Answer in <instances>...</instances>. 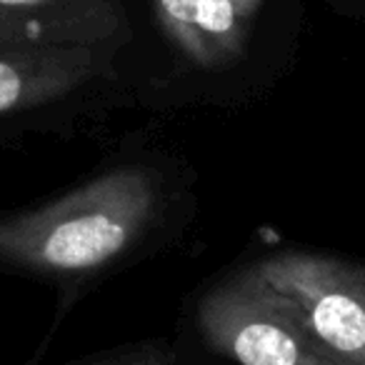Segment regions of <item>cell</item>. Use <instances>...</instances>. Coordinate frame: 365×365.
I'll return each mask as SVG.
<instances>
[{
  "label": "cell",
  "mask_w": 365,
  "mask_h": 365,
  "mask_svg": "<svg viewBox=\"0 0 365 365\" xmlns=\"http://www.w3.org/2000/svg\"><path fill=\"white\" fill-rule=\"evenodd\" d=\"M198 328L215 353L238 365H330L253 268L200 300Z\"/></svg>",
  "instance_id": "cell-3"
},
{
  "label": "cell",
  "mask_w": 365,
  "mask_h": 365,
  "mask_svg": "<svg viewBox=\"0 0 365 365\" xmlns=\"http://www.w3.org/2000/svg\"><path fill=\"white\" fill-rule=\"evenodd\" d=\"M165 38L203 71H223L245 56L263 0H150Z\"/></svg>",
  "instance_id": "cell-5"
},
{
  "label": "cell",
  "mask_w": 365,
  "mask_h": 365,
  "mask_svg": "<svg viewBox=\"0 0 365 365\" xmlns=\"http://www.w3.org/2000/svg\"><path fill=\"white\" fill-rule=\"evenodd\" d=\"M120 16L110 0H0V18H113Z\"/></svg>",
  "instance_id": "cell-7"
},
{
  "label": "cell",
  "mask_w": 365,
  "mask_h": 365,
  "mask_svg": "<svg viewBox=\"0 0 365 365\" xmlns=\"http://www.w3.org/2000/svg\"><path fill=\"white\" fill-rule=\"evenodd\" d=\"M123 31V16L113 18H0V46L58 43V46H106Z\"/></svg>",
  "instance_id": "cell-6"
},
{
  "label": "cell",
  "mask_w": 365,
  "mask_h": 365,
  "mask_svg": "<svg viewBox=\"0 0 365 365\" xmlns=\"http://www.w3.org/2000/svg\"><path fill=\"white\" fill-rule=\"evenodd\" d=\"M153 213L148 170L115 168L53 203L0 218V263L48 275L88 273L125 253Z\"/></svg>",
  "instance_id": "cell-1"
},
{
  "label": "cell",
  "mask_w": 365,
  "mask_h": 365,
  "mask_svg": "<svg viewBox=\"0 0 365 365\" xmlns=\"http://www.w3.org/2000/svg\"><path fill=\"white\" fill-rule=\"evenodd\" d=\"M253 270L285 300L330 365H365V265L293 250Z\"/></svg>",
  "instance_id": "cell-2"
},
{
  "label": "cell",
  "mask_w": 365,
  "mask_h": 365,
  "mask_svg": "<svg viewBox=\"0 0 365 365\" xmlns=\"http://www.w3.org/2000/svg\"><path fill=\"white\" fill-rule=\"evenodd\" d=\"M110 66L103 46H0V115L48 106L76 93Z\"/></svg>",
  "instance_id": "cell-4"
}]
</instances>
